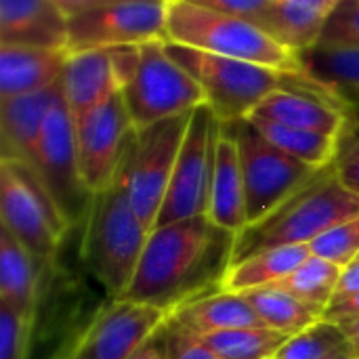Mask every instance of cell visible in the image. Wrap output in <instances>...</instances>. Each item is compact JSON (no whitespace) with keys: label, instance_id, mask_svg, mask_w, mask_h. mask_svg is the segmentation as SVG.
<instances>
[{"label":"cell","instance_id":"cell-18","mask_svg":"<svg viewBox=\"0 0 359 359\" xmlns=\"http://www.w3.org/2000/svg\"><path fill=\"white\" fill-rule=\"evenodd\" d=\"M208 219L231 233H240L248 225L246 217V185L242 172V160L236 139L223 128L217 143L215 175L208 202Z\"/></svg>","mask_w":359,"mask_h":359},{"label":"cell","instance_id":"cell-22","mask_svg":"<svg viewBox=\"0 0 359 359\" xmlns=\"http://www.w3.org/2000/svg\"><path fill=\"white\" fill-rule=\"evenodd\" d=\"M332 0H271L259 25L297 55L318 46L330 13Z\"/></svg>","mask_w":359,"mask_h":359},{"label":"cell","instance_id":"cell-26","mask_svg":"<svg viewBox=\"0 0 359 359\" xmlns=\"http://www.w3.org/2000/svg\"><path fill=\"white\" fill-rule=\"evenodd\" d=\"M240 294H244V299L252 305V309L267 328L286 337H294L324 318V311L303 303L301 299L278 286H265Z\"/></svg>","mask_w":359,"mask_h":359},{"label":"cell","instance_id":"cell-31","mask_svg":"<svg viewBox=\"0 0 359 359\" xmlns=\"http://www.w3.org/2000/svg\"><path fill=\"white\" fill-rule=\"evenodd\" d=\"M313 257L326 259L337 267H347L359 259V215L334 225L309 244Z\"/></svg>","mask_w":359,"mask_h":359},{"label":"cell","instance_id":"cell-29","mask_svg":"<svg viewBox=\"0 0 359 359\" xmlns=\"http://www.w3.org/2000/svg\"><path fill=\"white\" fill-rule=\"evenodd\" d=\"M198 339L223 359H271L288 337L263 326L208 332Z\"/></svg>","mask_w":359,"mask_h":359},{"label":"cell","instance_id":"cell-7","mask_svg":"<svg viewBox=\"0 0 359 359\" xmlns=\"http://www.w3.org/2000/svg\"><path fill=\"white\" fill-rule=\"evenodd\" d=\"M135 130L191 114L206 103L202 86L170 55L166 40L141 44V61L130 82L120 90Z\"/></svg>","mask_w":359,"mask_h":359},{"label":"cell","instance_id":"cell-10","mask_svg":"<svg viewBox=\"0 0 359 359\" xmlns=\"http://www.w3.org/2000/svg\"><path fill=\"white\" fill-rule=\"evenodd\" d=\"M219 135L221 122L215 111L206 103L198 105L189 116L156 227L208 212Z\"/></svg>","mask_w":359,"mask_h":359},{"label":"cell","instance_id":"cell-43","mask_svg":"<svg viewBox=\"0 0 359 359\" xmlns=\"http://www.w3.org/2000/svg\"><path fill=\"white\" fill-rule=\"evenodd\" d=\"M324 359H358L353 355V351L349 349V345L347 347H343V349H339V351H334L332 355H328V358Z\"/></svg>","mask_w":359,"mask_h":359},{"label":"cell","instance_id":"cell-20","mask_svg":"<svg viewBox=\"0 0 359 359\" xmlns=\"http://www.w3.org/2000/svg\"><path fill=\"white\" fill-rule=\"evenodd\" d=\"M69 50L0 44V99L29 95L59 84Z\"/></svg>","mask_w":359,"mask_h":359},{"label":"cell","instance_id":"cell-1","mask_svg":"<svg viewBox=\"0 0 359 359\" xmlns=\"http://www.w3.org/2000/svg\"><path fill=\"white\" fill-rule=\"evenodd\" d=\"M236 233L215 225L208 215L154 227L135 278L122 299L164 311L221 290L231 267Z\"/></svg>","mask_w":359,"mask_h":359},{"label":"cell","instance_id":"cell-42","mask_svg":"<svg viewBox=\"0 0 359 359\" xmlns=\"http://www.w3.org/2000/svg\"><path fill=\"white\" fill-rule=\"evenodd\" d=\"M339 326L343 328V332H345V337H347L349 349H351L353 355L359 359V318H353V320H349V322H343V324H339Z\"/></svg>","mask_w":359,"mask_h":359},{"label":"cell","instance_id":"cell-30","mask_svg":"<svg viewBox=\"0 0 359 359\" xmlns=\"http://www.w3.org/2000/svg\"><path fill=\"white\" fill-rule=\"evenodd\" d=\"M343 347H347L343 328L322 318L307 330L288 337L271 359H324Z\"/></svg>","mask_w":359,"mask_h":359},{"label":"cell","instance_id":"cell-12","mask_svg":"<svg viewBox=\"0 0 359 359\" xmlns=\"http://www.w3.org/2000/svg\"><path fill=\"white\" fill-rule=\"evenodd\" d=\"M168 320V311L128 299H109L55 359H130Z\"/></svg>","mask_w":359,"mask_h":359},{"label":"cell","instance_id":"cell-24","mask_svg":"<svg viewBox=\"0 0 359 359\" xmlns=\"http://www.w3.org/2000/svg\"><path fill=\"white\" fill-rule=\"evenodd\" d=\"M311 257L309 246H282L257 252L248 259L233 263L221 280V290L246 292L273 286L290 276L301 263Z\"/></svg>","mask_w":359,"mask_h":359},{"label":"cell","instance_id":"cell-21","mask_svg":"<svg viewBox=\"0 0 359 359\" xmlns=\"http://www.w3.org/2000/svg\"><path fill=\"white\" fill-rule=\"evenodd\" d=\"M252 116L280 122L294 128H305L313 133H322L328 137L341 139L345 130L347 116L330 101L307 93V90H294L288 86H282L273 90L257 109Z\"/></svg>","mask_w":359,"mask_h":359},{"label":"cell","instance_id":"cell-33","mask_svg":"<svg viewBox=\"0 0 359 359\" xmlns=\"http://www.w3.org/2000/svg\"><path fill=\"white\" fill-rule=\"evenodd\" d=\"M36 320L0 305V359H27Z\"/></svg>","mask_w":359,"mask_h":359},{"label":"cell","instance_id":"cell-17","mask_svg":"<svg viewBox=\"0 0 359 359\" xmlns=\"http://www.w3.org/2000/svg\"><path fill=\"white\" fill-rule=\"evenodd\" d=\"M59 93H61V84H55L53 88L46 90L0 99L2 158L23 160L27 164L32 162L44 122Z\"/></svg>","mask_w":359,"mask_h":359},{"label":"cell","instance_id":"cell-16","mask_svg":"<svg viewBox=\"0 0 359 359\" xmlns=\"http://www.w3.org/2000/svg\"><path fill=\"white\" fill-rule=\"evenodd\" d=\"M59 84L74 122L120 93L107 48L69 50Z\"/></svg>","mask_w":359,"mask_h":359},{"label":"cell","instance_id":"cell-25","mask_svg":"<svg viewBox=\"0 0 359 359\" xmlns=\"http://www.w3.org/2000/svg\"><path fill=\"white\" fill-rule=\"evenodd\" d=\"M246 120H250V124L271 145H276L278 149L286 151L288 156L305 162L311 168H318V170L330 168L339 158V139L337 137L286 126V124L271 122V120H265L259 116H250Z\"/></svg>","mask_w":359,"mask_h":359},{"label":"cell","instance_id":"cell-40","mask_svg":"<svg viewBox=\"0 0 359 359\" xmlns=\"http://www.w3.org/2000/svg\"><path fill=\"white\" fill-rule=\"evenodd\" d=\"M130 359H172L170 358V345H168L164 326H162V330L154 339H149Z\"/></svg>","mask_w":359,"mask_h":359},{"label":"cell","instance_id":"cell-13","mask_svg":"<svg viewBox=\"0 0 359 359\" xmlns=\"http://www.w3.org/2000/svg\"><path fill=\"white\" fill-rule=\"evenodd\" d=\"M74 124L82 181L95 196L107 189L118 177L135 137V124L122 93L111 95Z\"/></svg>","mask_w":359,"mask_h":359},{"label":"cell","instance_id":"cell-3","mask_svg":"<svg viewBox=\"0 0 359 359\" xmlns=\"http://www.w3.org/2000/svg\"><path fill=\"white\" fill-rule=\"evenodd\" d=\"M359 215V196L347 189L334 166L322 170L273 212L236 236L231 265L282 246H309L322 233Z\"/></svg>","mask_w":359,"mask_h":359},{"label":"cell","instance_id":"cell-11","mask_svg":"<svg viewBox=\"0 0 359 359\" xmlns=\"http://www.w3.org/2000/svg\"><path fill=\"white\" fill-rule=\"evenodd\" d=\"M29 164L42 179L44 187L48 189L69 225H82L93 194L82 181L76 145V124L61 93L48 111Z\"/></svg>","mask_w":359,"mask_h":359},{"label":"cell","instance_id":"cell-15","mask_svg":"<svg viewBox=\"0 0 359 359\" xmlns=\"http://www.w3.org/2000/svg\"><path fill=\"white\" fill-rule=\"evenodd\" d=\"M0 44L69 50V17L53 0H0Z\"/></svg>","mask_w":359,"mask_h":359},{"label":"cell","instance_id":"cell-28","mask_svg":"<svg viewBox=\"0 0 359 359\" xmlns=\"http://www.w3.org/2000/svg\"><path fill=\"white\" fill-rule=\"evenodd\" d=\"M341 271L343 269L332 265L330 261L311 255L290 276H286L284 280H280L273 286L290 292L292 297L301 299L303 303H307L320 311H326L330 307V303L334 301Z\"/></svg>","mask_w":359,"mask_h":359},{"label":"cell","instance_id":"cell-14","mask_svg":"<svg viewBox=\"0 0 359 359\" xmlns=\"http://www.w3.org/2000/svg\"><path fill=\"white\" fill-rule=\"evenodd\" d=\"M168 0H122L69 17V50L166 40Z\"/></svg>","mask_w":359,"mask_h":359},{"label":"cell","instance_id":"cell-23","mask_svg":"<svg viewBox=\"0 0 359 359\" xmlns=\"http://www.w3.org/2000/svg\"><path fill=\"white\" fill-rule=\"evenodd\" d=\"M38 263L21 242L0 229V305L29 320H36L38 313Z\"/></svg>","mask_w":359,"mask_h":359},{"label":"cell","instance_id":"cell-8","mask_svg":"<svg viewBox=\"0 0 359 359\" xmlns=\"http://www.w3.org/2000/svg\"><path fill=\"white\" fill-rule=\"evenodd\" d=\"M223 128L236 139L240 149L248 225L265 219L322 172L271 145L250 120L223 124Z\"/></svg>","mask_w":359,"mask_h":359},{"label":"cell","instance_id":"cell-36","mask_svg":"<svg viewBox=\"0 0 359 359\" xmlns=\"http://www.w3.org/2000/svg\"><path fill=\"white\" fill-rule=\"evenodd\" d=\"M109 50V59H111V67L118 80L120 90L130 82V78L135 76L139 61H141V44H124V46H114L107 48Z\"/></svg>","mask_w":359,"mask_h":359},{"label":"cell","instance_id":"cell-37","mask_svg":"<svg viewBox=\"0 0 359 359\" xmlns=\"http://www.w3.org/2000/svg\"><path fill=\"white\" fill-rule=\"evenodd\" d=\"M339 181L359 196V143L353 145L347 154L339 156L337 162L332 164Z\"/></svg>","mask_w":359,"mask_h":359},{"label":"cell","instance_id":"cell-2","mask_svg":"<svg viewBox=\"0 0 359 359\" xmlns=\"http://www.w3.org/2000/svg\"><path fill=\"white\" fill-rule=\"evenodd\" d=\"M151 229L135 212L120 166L114 183L95 194L82 221L80 257L109 299H122L135 278Z\"/></svg>","mask_w":359,"mask_h":359},{"label":"cell","instance_id":"cell-41","mask_svg":"<svg viewBox=\"0 0 359 359\" xmlns=\"http://www.w3.org/2000/svg\"><path fill=\"white\" fill-rule=\"evenodd\" d=\"M67 17H74V15H80L84 11H90V8H97V6H103V4H111V2H122V0H53Z\"/></svg>","mask_w":359,"mask_h":359},{"label":"cell","instance_id":"cell-39","mask_svg":"<svg viewBox=\"0 0 359 359\" xmlns=\"http://www.w3.org/2000/svg\"><path fill=\"white\" fill-rule=\"evenodd\" d=\"M353 294H359V259H355L353 263H349L347 267H343L334 301H343V299H349Z\"/></svg>","mask_w":359,"mask_h":359},{"label":"cell","instance_id":"cell-9","mask_svg":"<svg viewBox=\"0 0 359 359\" xmlns=\"http://www.w3.org/2000/svg\"><path fill=\"white\" fill-rule=\"evenodd\" d=\"M189 116L191 114L175 116L135 130L133 143L122 162L130 204L149 229L158 223Z\"/></svg>","mask_w":359,"mask_h":359},{"label":"cell","instance_id":"cell-35","mask_svg":"<svg viewBox=\"0 0 359 359\" xmlns=\"http://www.w3.org/2000/svg\"><path fill=\"white\" fill-rule=\"evenodd\" d=\"M185 2H191V4L204 6V8H212V11H221V13H229V15H240V17H246V19H252L255 23H259L271 0H185Z\"/></svg>","mask_w":359,"mask_h":359},{"label":"cell","instance_id":"cell-27","mask_svg":"<svg viewBox=\"0 0 359 359\" xmlns=\"http://www.w3.org/2000/svg\"><path fill=\"white\" fill-rule=\"evenodd\" d=\"M305 76L330 93L359 97V48L313 46L299 55Z\"/></svg>","mask_w":359,"mask_h":359},{"label":"cell","instance_id":"cell-34","mask_svg":"<svg viewBox=\"0 0 359 359\" xmlns=\"http://www.w3.org/2000/svg\"><path fill=\"white\" fill-rule=\"evenodd\" d=\"M164 332H166V339L170 345V358L172 359H223L208 345H204L198 337L170 326L168 320L164 324Z\"/></svg>","mask_w":359,"mask_h":359},{"label":"cell","instance_id":"cell-5","mask_svg":"<svg viewBox=\"0 0 359 359\" xmlns=\"http://www.w3.org/2000/svg\"><path fill=\"white\" fill-rule=\"evenodd\" d=\"M168 50L202 86L206 105L221 124L250 118L255 109L273 90L286 86L284 82L290 78L259 63L212 55L175 42H168Z\"/></svg>","mask_w":359,"mask_h":359},{"label":"cell","instance_id":"cell-44","mask_svg":"<svg viewBox=\"0 0 359 359\" xmlns=\"http://www.w3.org/2000/svg\"><path fill=\"white\" fill-rule=\"evenodd\" d=\"M332 2H334V4H339V2H343V0H332Z\"/></svg>","mask_w":359,"mask_h":359},{"label":"cell","instance_id":"cell-6","mask_svg":"<svg viewBox=\"0 0 359 359\" xmlns=\"http://www.w3.org/2000/svg\"><path fill=\"white\" fill-rule=\"evenodd\" d=\"M0 221L40 263L57 257L72 229L32 164L11 158H0Z\"/></svg>","mask_w":359,"mask_h":359},{"label":"cell","instance_id":"cell-38","mask_svg":"<svg viewBox=\"0 0 359 359\" xmlns=\"http://www.w3.org/2000/svg\"><path fill=\"white\" fill-rule=\"evenodd\" d=\"M353 318H359V294H353V297L343 299V301H334L324 311V320L334 322V324H343V322H349Z\"/></svg>","mask_w":359,"mask_h":359},{"label":"cell","instance_id":"cell-32","mask_svg":"<svg viewBox=\"0 0 359 359\" xmlns=\"http://www.w3.org/2000/svg\"><path fill=\"white\" fill-rule=\"evenodd\" d=\"M318 44L359 48V0H343L334 6Z\"/></svg>","mask_w":359,"mask_h":359},{"label":"cell","instance_id":"cell-19","mask_svg":"<svg viewBox=\"0 0 359 359\" xmlns=\"http://www.w3.org/2000/svg\"><path fill=\"white\" fill-rule=\"evenodd\" d=\"M168 324L194 337L236 328H263L265 324L240 292L215 290L168 313ZM267 328V326H265Z\"/></svg>","mask_w":359,"mask_h":359},{"label":"cell","instance_id":"cell-4","mask_svg":"<svg viewBox=\"0 0 359 359\" xmlns=\"http://www.w3.org/2000/svg\"><path fill=\"white\" fill-rule=\"evenodd\" d=\"M166 40L204 53L259 63L297 80H309L294 50L278 42L252 19L240 15L204 8L185 0H168Z\"/></svg>","mask_w":359,"mask_h":359}]
</instances>
